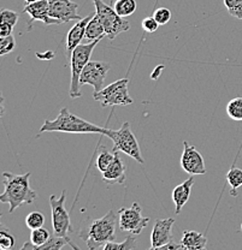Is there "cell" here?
<instances>
[{"instance_id": "1", "label": "cell", "mask_w": 242, "mask_h": 250, "mask_svg": "<svg viewBox=\"0 0 242 250\" xmlns=\"http://www.w3.org/2000/svg\"><path fill=\"white\" fill-rule=\"evenodd\" d=\"M116 221L117 215L113 210H109L100 219L85 218L80 226V238L90 250L104 248L109 242H117Z\"/></svg>"}, {"instance_id": "2", "label": "cell", "mask_w": 242, "mask_h": 250, "mask_svg": "<svg viewBox=\"0 0 242 250\" xmlns=\"http://www.w3.org/2000/svg\"><path fill=\"white\" fill-rule=\"evenodd\" d=\"M4 192L0 196V202L10 206L9 212L14 213L24 203L34 202L38 194L30 188V173L16 174L12 172H4Z\"/></svg>"}, {"instance_id": "3", "label": "cell", "mask_w": 242, "mask_h": 250, "mask_svg": "<svg viewBox=\"0 0 242 250\" xmlns=\"http://www.w3.org/2000/svg\"><path fill=\"white\" fill-rule=\"evenodd\" d=\"M70 132V134H100L108 135V127H101L80 118L71 113L66 107H63L54 121H45L39 130V136L44 132Z\"/></svg>"}, {"instance_id": "4", "label": "cell", "mask_w": 242, "mask_h": 250, "mask_svg": "<svg viewBox=\"0 0 242 250\" xmlns=\"http://www.w3.org/2000/svg\"><path fill=\"white\" fill-rule=\"evenodd\" d=\"M99 41H93V42L81 43L72 51L71 57H70V65H71V83H70L69 95L71 99L80 98L81 94V84L80 77L82 74L83 69L89 62L90 56H92L93 49L97 47Z\"/></svg>"}, {"instance_id": "5", "label": "cell", "mask_w": 242, "mask_h": 250, "mask_svg": "<svg viewBox=\"0 0 242 250\" xmlns=\"http://www.w3.org/2000/svg\"><path fill=\"white\" fill-rule=\"evenodd\" d=\"M106 136L112 140V152H122L130 156V158L134 159L139 164H145L141 150H140L139 143H137L135 135L132 134L128 122H124L122 124L121 129L118 130L109 129V132Z\"/></svg>"}, {"instance_id": "6", "label": "cell", "mask_w": 242, "mask_h": 250, "mask_svg": "<svg viewBox=\"0 0 242 250\" xmlns=\"http://www.w3.org/2000/svg\"><path fill=\"white\" fill-rule=\"evenodd\" d=\"M93 2L95 6V14L100 18L105 29V35L109 40L112 41L119 34L130 29L128 21L117 14L113 7L104 2L103 0H93Z\"/></svg>"}, {"instance_id": "7", "label": "cell", "mask_w": 242, "mask_h": 250, "mask_svg": "<svg viewBox=\"0 0 242 250\" xmlns=\"http://www.w3.org/2000/svg\"><path fill=\"white\" fill-rule=\"evenodd\" d=\"M128 78H122L104 87L100 92L93 93L95 101L100 103L101 107L109 106H128L134 103L128 92Z\"/></svg>"}, {"instance_id": "8", "label": "cell", "mask_w": 242, "mask_h": 250, "mask_svg": "<svg viewBox=\"0 0 242 250\" xmlns=\"http://www.w3.org/2000/svg\"><path fill=\"white\" fill-rule=\"evenodd\" d=\"M66 190L62 191V195L57 197L52 195L49 197V206L52 209V226L53 232L57 236L66 237L67 233L74 232V228L71 226L69 213L65 208V199H66Z\"/></svg>"}, {"instance_id": "9", "label": "cell", "mask_w": 242, "mask_h": 250, "mask_svg": "<svg viewBox=\"0 0 242 250\" xmlns=\"http://www.w3.org/2000/svg\"><path fill=\"white\" fill-rule=\"evenodd\" d=\"M142 209L137 202L132 207L121 208L118 210V226L124 232L140 234L150 223V218L142 217Z\"/></svg>"}, {"instance_id": "10", "label": "cell", "mask_w": 242, "mask_h": 250, "mask_svg": "<svg viewBox=\"0 0 242 250\" xmlns=\"http://www.w3.org/2000/svg\"><path fill=\"white\" fill-rule=\"evenodd\" d=\"M110 64L105 62H88L83 69L80 77V84H90L94 88V93L100 92L104 89V83L108 76V72L110 71Z\"/></svg>"}, {"instance_id": "11", "label": "cell", "mask_w": 242, "mask_h": 250, "mask_svg": "<svg viewBox=\"0 0 242 250\" xmlns=\"http://www.w3.org/2000/svg\"><path fill=\"white\" fill-rule=\"evenodd\" d=\"M181 167L187 173L192 174H205L206 167L201 153L194 147L189 145L187 141L183 142V153L181 156Z\"/></svg>"}, {"instance_id": "12", "label": "cell", "mask_w": 242, "mask_h": 250, "mask_svg": "<svg viewBox=\"0 0 242 250\" xmlns=\"http://www.w3.org/2000/svg\"><path fill=\"white\" fill-rule=\"evenodd\" d=\"M79 5L72 0H48V14L52 18L67 23L70 21H81L82 17L77 12Z\"/></svg>"}, {"instance_id": "13", "label": "cell", "mask_w": 242, "mask_h": 250, "mask_svg": "<svg viewBox=\"0 0 242 250\" xmlns=\"http://www.w3.org/2000/svg\"><path fill=\"white\" fill-rule=\"evenodd\" d=\"M174 224H175L174 218L157 219L154 221V226L151 233V249H160L161 247L174 241L173 232H171Z\"/></svg>"}, {"instance_id": "14", "label": "cell", "mask_w": 242, "mask_h": 250, "mask_svg": "<svg viewBox=\"0 0 242 250\" xmlns=\"http://www.w3.org/2000/svg\"><path fill=\"white\" fill-rule=\"evenodd\" d=\"M23 12L30 16V20L28 21V31L32 30L35 21H41L47 25L61 24V21L52 18L48 14V0H38L32 4H25Z\"/></svg>"}, {"instance_id": "15", "label": "cell", "mask_w": 242, "mask_h": 250, "mask_svg": "<svg viewBox=\"0 0 242 250\" xmlns=\"http://www.w3.org/2000/svg\"><path fill=\"white\" fill-rule=\"evenodd\" d=\"M94 15H95V12L94 14L89 15L88 17L82 18L81 21H77V22L75 23L74 27L70 29L69 33H67L66 45H65V51H66L67 58H70V57H71L72 51H74L77 46L81 45L82 40L85 39L86 27H87L88 22H89V21L94 17Z\"/></svg>"}, {"instance_id": "16", "label": "cell", "mask_w": 242, "mask_h": 250, "mask_svg": "<svg viewBox=\"0 0 242 250\" xmlns=\"http://www.w3.org/2000/svg\"><path fill=\"white\" fill-rule=\"evenodd\" d=\"M127 166L119 156L118 152H114V158L106 171L103 172V179L111 184H124L127 178Z\"/></svg>"}, {"instance_id": "17", "label": "cell", "mask_w": 242, "mask_h": 250, "mask_svg": "<svg viewBox=\"0 0 242 250\" xmlns=\"http://www.w3.org/2000/svg\"><path fill=\"white\" fill-rule=\"evenodd\" d=\"M194 186V178L191 177L183 183H181L175 189L173 190V201L175 203L176 208V214H179L182 208L184 207L187 202H188L189 197H191V190L192 187Z\"/></svg>"}, {"instance_id": "18", "label": "cell", "mask_w": 242, "mask_h": 250, "mask_svg": "<svg viewBox=\"0 0 242 250\" xmlns=\"http://www.w3.org/2000/svg\"><path fill=\"white\" fill-rule=\"evenodd\" d=\"M181 244L184 250H204L207 247V239L198 231L186 230L182 234Z\"/></svg>"}, {"instance_id": "19", "label": "cell", "mask_w": 242, "mask_h": 250, "mask_svg": "<svg viewBox=\"0 0 242 250\" xmlns=\"http://www.w3.org/2000/svg\"><path fill=\"white\" fill-rule=\"evenodd\" d=\"M104 36H106L105 29H104L100 18L95 14L94 17L88 22L87 27H86L85 39L87 40V42H93V41L101 40V39H104Z\"/></svg>"}, {"instance_id": "20", "label": "cell", "mask_w": 242, "mask_h": 250, "mask_svg": "<svg viewBox=\"0 0 242 250\" xmlns=\"http://www.w3.org/2000/svg\"><path fill=\"white\" fill-rule=\"evenodd\" d=\"M51 234L48 233V231L44 228L35 229V230H32V233H30V242H27V243L23 244L22 250H38L39 247L44 246L46 242L48 241Z\"/></svg>"}, {"instance_id": "21", "label": "cell", "mask_w": 242, "mask_h": 250, "mask_svg": "<svg viewBox=\"0 0 242 250\" xmlns=\"http://www.w3.org/2000/svg\"><path fill=\"white\" fill-rule=\"evenodd\" d=\"M66 244H69L71 248L79 249L77 247H75L74 244L71 243V241H70V238L67 236L62 237V236H57V234H54V236L49 237V239L45 244H44V246L39 247L38 250H61L62 248H64Z\"/></svg>"}, {"instance_id": "22", "label": "cell", "mask_w": 242, "mask_h": 250, "mask_svg": "<svg viewBox=\"0 0 242 250\" xmlns=\"http://www.w3.org/2000/svg\"><path fill=\"white\" fill-rule=\"evenodd\" d=\"M226 181L230 186V195L236 197L238 196V189L242 187V170L239 167H231L226 173Z\"/></svg>"}, {"instance_id": "23", "label": "cell", "mask_w": 242, "mask_h": 250, "mask_svg": "<svg viewBox=\"0 0 242 250\" xmlns=\"http://www.w3.org/2000/svg\"><path fill=\"white\" fill-rule=\"evenodd\" d=\"M136 0H116L113 9L122 17H128L136 11Z\"/></svg>"}, {"instance_id": "24", "label": "cell", "mask_w": 242, "mask_h": 250, "mask_svg": "<svg viewBox=\"0 0 242 250\" xmlns=\"http://www.w3.org/2000/svg\"><path fill=\"white\" fill-rule=\"evenodd\" d=\"M226 113L233 121H242V98L238 96L230 100L226 105Z\"/></svg>"}, {"instance_id": "25", "label": "cell", "mask_w": 242, "mask_h": 250, "mask_svg": "<svg viewBox=\"0 0 242 250\" xmlns=\"http://www.w3.org/2000/svg\"><path fill=\"white\" fill-rule=\"evenodd\" d=\"M136 239H135L134 236L127 237L122 243H118V242H109L108 244L104 246V250H132L136 248Z\"/></svg>"}, {"instance_id": "26", "label": "cell", "mask_w": 242, "mask_h": 250, "mask_svg": "<svg viewBox=\"0 0 242 250\" xmlns=\"http://www.w3.org/2000/svg\"><path fill=\"white\" fill-rule=\"evenodd\" d=\"M113 158H114V152H110V150L106 149L105 147H101V152L99 153L95 166H97L98 170L103 173V172L106 171V168L110 166V164L112 163Z\"/></svg>"}, {"instance_id": "27", "label": "cell", "mask_w": 242, "mask_h": 250, "mask_svg": "<svg viewBox=\"0 0 242 250\" xmlns=\"http://www.w3.org/2000/svg\"><path fill=\"white\" fill-rule=\"evenodd\" d=\"M44 224H45V215L41 212H38V210L29 213V214L27 215V218H25V225H27V228L30 229V230L43 228Z\"/></svg>"}, {"instance_id": "28", "label": "cell", "mask_w": 242, "mask_h": 250, "mask_svg": "<svg viewBox=\"0 0 242 250\" xmlns=\"http://www.w3.org/2000/svg\"><path fill=\"white\" fill-rule=\"evenodd\" d=\"M224 5L229 15L242 20V0H224Z\"/></svg>"}, {"instance_id": "29", "label": "cell", "mask_w": 242, "mask_h": 250, "mask_svg": "<svg viewBox=\"0 0 242 250\" xmlns=\"http://www.w3.org/2000/svg\"><path fill=\"white\" fill-rule=\"evenodd\" d=\"M15 243H16L15 237L9 232V230L2 228L0 231V248L2 250L12 249L15 247Z\"/></svg>"}, {"instance_id": "30", "label": "cell", "mask_w": 242, "mask_h": 250, "mask_svg": "<svg viewBox=\"0 0 242 250\" xmlns=\"http://www.w3.org/2000/svg\"><path fill=\"white\" fill-rule=\"evenodd\" d=\"M16 47V41H15L14 35L4 36L0 39V56H5V54L11 53Z\"/></svg>"}, {"instance_id": "31", "label": "cell", "mask_w": 242, "mask_h": 250, "mask_svg": "<svg viewBox=\"0 0 242 250\" xmlns=\"http://www.w3.org/2000/svg\"><path fill=\"white\" fill-rule=\"evenodd\" d=\"M153 17H154L155 21L159 23V25H164L166 24V23L170 22L171 11L169 9H166V7H159V9H157L154 11Z\"/></svg>"}, {"instance_id": "32", "label": "cell", "mask_w": 242, "mask_h": 250, "mask_svg": "<svg viewBox=\"0 0 242 250\" xmlns=\"http://www.w3.org/2000/svg\"><path fill=\"white\" fill-rule=\"evenodd\" d=\"M20 18V16L16 12L11 11V10H7V9H1V12H0V21L5 23H9L11 24L12 27H15Z\"/></svg>"}, {"instance_id": "33", "label": "cell", "mask_w": 242, "mask_h": 250, "mask_svg": "<svg viewBox=\"0 0 242 250\" xmlns=\"http://www.w3.org/2000/svg\"><path fill=\"white\" fill-rule=\"evenodd\" d=\"M158 27H159V23L155 21L153 16L152 17H146L142 21V29L147 33H154V31H157Z\"/></svg>"}, {"instance_id": "34", "label": "cell", "mask_w": 242, "mask_h": 250, "mask_svg": "<svg viewBox=\"0 0 242 250\" xmlns=\"http://www.w3.org/2000/svg\"><path fill=\"white\" fill-rule=\"evenodd\" d=\"M12 29H14V27H12L11 24H9V23L1 22V24H0V38H4V36L11 35Z\"/></svg>"}, {"instance_id": "35", "label": "cell", "mask_w": 242, "mask_h": 250, "mask_svg": "<svg viewBox=\"0 0 242 250\" xmlns=\"http://www.w3.org/2000/svg\"><path fill=\"white\" fill-rule=\"evenodd\" d=\"M160 249H163V250H184L181 243H179V244L175 243L174 241H171L170 243H168V244H165L164 247H161Z\"/></svg>"}, {"instance_id": "36", "label": "cell", "mask_w": 242, "mask_h": 250, "mask_svg": "<svg viewBox=\"0 0 242 250\" xmlns=\"http://www.w3.org/2000/svg\"><path fill=\"white\" fill-rule=\"evenodd\" d=\"M36 57H39V59H46V61H48V59H53L54 53L53 52H46L45 54L36 53Z\"/></svg>"}, {"instance_id": "37", "label": "cell", "mask_w": 242, "mask_h": 250, "mask_svg": "<svg viewBox=\"0 0 242 250\" xmlns=\"http://www.w3.org/2000/svg\"><path fill=\"white\" fill-rule=\"evenodd\" d=\"M24 1H25V4H32V2L38 1V0H24Z\"/></svg>"}, {"instance_id": "38", "label": "cell", "mask_w": 242, "mask_h": 250, "mask_svg": "<svg viewBox=\"0 0 242 250\" xmlns=\"http://www.w3.org/2000/svg\"><path fill=\"white\" fill-rule=\"evenodd\" d=\"M241 231H242V225H241Z\"/></svg>"}]
</instances>
